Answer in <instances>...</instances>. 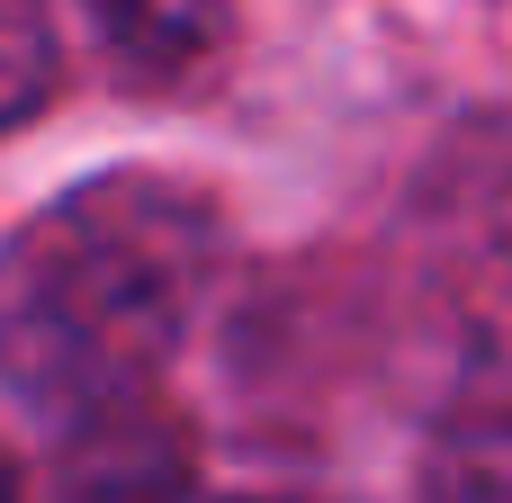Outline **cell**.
Instances as JSON below:
<instances>
[{
    "mask_svg": "<svg viewBox=\"0 0 512 503\" xmlns=\"http://www.w3.org/2000/svg\"><path fill=\"white\" fill-rule=\"evenodd\" d=\"M216 261V216L153 180L117 171L54 198L0 252V378L27 405H99L153 378L180 342Z\"/></svg>",
    "mask_w": 512,
    "mask_h": 503,
    "instance_id": "obj_1",
    "label": "cell"
},
{
    "mask_svg": "<svg viewBox=\"0 0 512 503\" xmlns=\"http://www.w3.org/2000/svg\"><path fill=\"white\" fill-rule=\"evenodd\" d=\"M63 477H72L81 503H180V486H189V432H180V414L153 387L99 396V405L72 414Z\"/></svg>",
    "mask_w": 512,
    "mask_h": 503,
    "instance_id": "obj_2",
    "label": "cell"
},
{
    "mask_svg": "<svg viewBox=\"0 0 512 503\" xmlns=\"http://www.w3.org/2000/svg\"><path fill=\"white\" fill-rule=\"evenodd\" d=\"M90 27L135 63V72H189L225 45L234 0H90Z\"/></svg>",
    "mask_w": 512,
    "mask_h": 503,
    "instance_id": "obj_3",
    "label": "cell"
},
{
    "mask_svg": "<svg viewBox=\"0 0 512 503\" xmlns=\"http://www.w3.org/2000/svg\"><path fill=\"white\" fill-rule=\"evenodd\" d=\"M54 90V27L45 0H0V126H18Z\"/></svg>",
    "mask_w": 512,
    "mask_h": 503,
    "instance_id": "obj_4",
    "label": "cell"
},
{
    "mask_svg": "<svg viewBox=\"0 0 512 503\" xmlns=\"http://www.w3.org/2000/svg\"><path fill=\"white\" fill-rule=\"evenodd\" d=\"M0 503H18V468L9 459H0Z\"/></svg>",
    "mask_w": 512,
    "mask_h": 503,
    "instance_id": "obj_5",
    "label": "cell"
}]
</instances>
